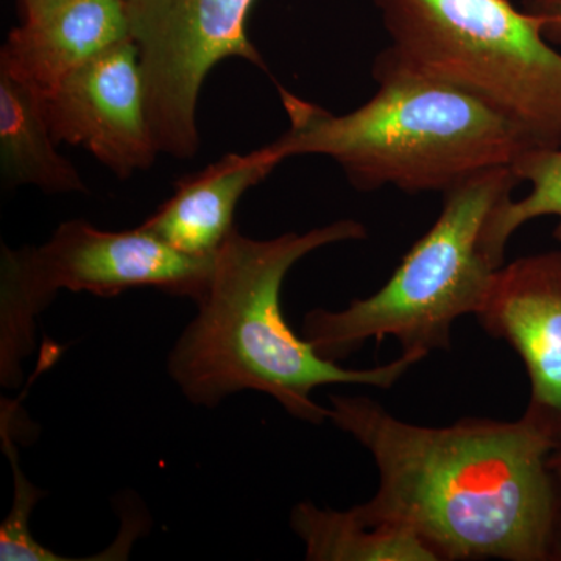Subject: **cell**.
Instances as JSON below:
<instances>
[{"instance_id": "cell-1", "label": "cell", "mask_w": 561, "mask_h": 561, "mask_svg": "<svg viewBox=\"0 0 561 561\" xmlns=\"http://www.w3.org/2000/svg\"><path fill=\"white\" fill-rule=\"evenodd\" d=\"M330 420L375 460L379 486L362 522L413 531L438 561H551L560 501L552 443L522 419L426 427L367 397H330Z\"/></svg>"}, {"instance_id": "cell-2", "label": "cell", "mask_w": 561, "mask_h": 561, "mask_svg": "<svg viewBox=\"0 0 561 561\" xmlns=\"http://www.w3.org/2000/svg\"><path fill=\"white\" fill-rule=\"evenodd\" d=\"M365 238L367 228L351 219L273 239L232 231L214 256L197 316L169 353V376L186 400L213 409L231 394L254 390L294 419L321 424L331 412L312 400L313 390L337 383L390 389L423 360L402 353L379 367L343 368L321 357L284 319L280 290L290 268L312 251Z\"/></svg>"}, {"instance_id": "cell-3", "label": "cell", "mask_w": 561, "mask_h": 561, "mask_svg": "<svg viewBox=\"0 0 561 561\" xmlns=\"http://www.w3.org/2000/svg\"><path fill=\"white\" fill-rule=\"evenodd\" d=\"M378 91L334 114L283 90L289 130L271 144L280 158L320 154L357 191L394 186L446 192L486 169L513 165L534 149L518 128L467 92L413 68L391 47L376 57Z\"/></svg>"}, {"instance_id": "cell-4", "label": "cell", "mask_w": 561, "mask_h": 561, "mask_svg": "<svg viewBox=\"0 0 561 561\" xmlns=\"http://www.w3.org/2000/svg\"><path fill=\"white\" fill-rule=\"evenodd\" d=\"M518 184L512 165H497L443 192L440 216L381 289L343 311L313 309L302 320V337L334 362L371 339H397L402 353L423 359L448 350L453 324L479 312L505 265L491 250L489 228Z\"/></svg>"}, {"instance_id": "cell-5", "label": "cell", "mask_w": 561, "mask_h": 561, "mask_svg": "<svg viewBox=\"0 0 561 561\" xmlns=\"http://www.w3.org/2000/svg\"><path fill=\"white\" fill-rule=\"evenodd\" d=\"M390 47L478 99L534 149L561 147V51L511 0H375Z\"/></svg>"}, {"instance_id": "cell-6", "label": "cell", "mask_w": 561, "mask_h": 561, "mask_svg": "<svg viewBox=\"0 0 561 561\" xmlns=\"http://www.w3.org/2000/svg\"><path fill=\"white\" fill-rule=\"evenodd\" d=\"M216 256V254H214ZM214 256L181 253L142 227L105 231L90 221L61 224L39 247L0 256V383L22 382L24 362L35 346L36 320L58 291L117 297L151 287L197 305L208 290Z\"/></svg>"}, {"instance_id": "cell-7", "label": "cell", "mask_w": 561, "mask_h": 561, "mask_svg": "<svg viewBox=\"0 0 561 561\" xmlns=\"http://www.w3.org/2000/svg\"><path fill=\"white\" fill-rule=\"evenodd\" d=\"M127 2L154 142L160 153L187 160L201 149L197 105L210 69L227 58L265 66L247 35L254 0Z\"/></svg>"}, {"instance_id": "cell-8", "label": "cell", "mask_w": 561, "mask_h": 561, "mask_svg": "<svg viewBox=\"0 0 561 561\" xmlns=\"http://www.w3.org/2000/svg\"><path fill=\"white\" fill-rule=\"evenodd\" d=\"M44 105L58 144L83 147L119 179L147 171L160 154L131 38L66 77Z\"/></svg>"}, {"instance_id": "cell-9", "label": "cell", "mask_w": 561, "mask_h": 561, "mask_svg": "<svg viewBox=\"0 0 561 561\" xmlns=\"http://www.w3.org/2000/svg\"><path fill=\"white\" fill-rule=\"evenodd\" d=\"M476 319L526 365L530 400L523 419L561 446V251L504 265Z\"/></svg>"}, {"instance_id": "cell-10", "label": "cell", "mask_w": 561, "mask_h": 561, "mask_svg": "<svg viewBox=\"0 0 561 561\" xmlns=\"http://www.w3.org/2000/svg\"><path fill=\"white\" fill-rule=\"evenodd\" d=\"M130 38L127 0H65L10 32L0 68L46 98L70 73Z\"/></svg>"}, {"instance_id": "cell-11", "label": "cell", "mask_w": 561, "mask_h": 561, "mask_svg": "<svg viewBox=\"0 0 561 561\" xmlns=\"http://www.w3.org/2000/svg\"><path fill=\"white\" fill-rule=\"evenodd\" d=\"M283 162L271 144L250 153H230L175 184L172 197L140 227L172 249L209 257L234 228V213L247 191Z\"/></svg>"}, {"instance_id": "cell-12", "label": "cell", "mask_w": 561, "mask_h": 561, "mask_svg": "<svg viewBox=\"0 0 561 561\" xmlns=\"http://www.w3.org/2000/svg\"><path fill=\"white\" fill-rule=\"evenodd\" d=\"M44 98L0 68V158L7 186H35L47 194H84L88 186L57 150Z\"/></svg>"}, {"instance_id": "cell-13", "label": "cell", "mask_w": 561, "mask_h": 561, "mask_svg": "<svg viewBox=\"0 0 561 561\" xmlns=\"http://www.w3.org/2000/svg\"><path fill=\"white\" fill-rule=\"evenodd\" d=\"M290 526L309 561H438L413 531L371 526L353 508L339 512L301 502L291 508Z\"/></svg>"}, {"instance_id": "cell-14", "label": "cell", "mask_w": 561, "mask_h": 561, "mask_svg": "<svg viewBox=\"0 0 561 561\" xmlns=\"http://www.w3.org/2000/svg\"><path fill=\"white\" fill-rule=\"evenodd\" d=\"M512 168L522 183H529L530 190L519 201L505 202L491 220L489 243L502 261L512 236L527 221L556 217L553 236L561 241V147L526 150Z\"/></svg>"}, {"instance_id": "cell-15", "label": "cell", "mask_w": 561, "mask_h": 561, "mask_svg": "<svg viewBox=\"0 0 561 561\" xmlns=\"http://www.w3.org/2000/svg\"><path fill=\"white\" fill-rule=\"evenodd\" d=\"M16 416V404L11 401H2L0 413V440L2 448L13 467L14 500L13 507L5 522L0 526V560L2 561H57L68 560L58 553L44 548L33 538L31 522L32 512L38 504L44 491L36 489L21 470L20 456L14 445L13 419Z\"/></svg>"}, {"instance_id": "cell-16", "label": "cell", "mask_w": 561, "mask_h": 561, "mask_svg": "<svg viewBox=\"0 0 561 561\" xmlns=\"http://www.w3.org/2000/svg\"><path fill=\"white\" fill-rule=\"evenodd\" d=\"M524 11L542 20V33L561 49V0H524Z\"/></svg>"}, {"instance_id": "cell-17", "label": "cell", "mask_w": 561, "mask_h": 561, "mask_svg": "<svg viewBox=\"0 0 561 561\" xmlns=\"http://www.w3.org/2000/svg\"><path fill=\"white\" fill-rule=\"evenodd\" d=\"M62 2L65 0H18L21 20L22 22L38 20L47 11L55 9V7L60 5Z\"/></svg>"}, {"instance_id": "cell-18", "label": "cell", "mask_w": 561, "mask_h": 561, "mask_svg": "<svg viewBox=\"0 0 561 561\" xmlns=\"http://www.w3.org/2000/svg\"><path fill=\"white\" fill-rule=\"evenodd\" d=\"M549 470L556 481L557 491H559L560 501V522H559V552H557V560H561V446L553 448L549 454Z\"/></svg>"}]
</instances>
